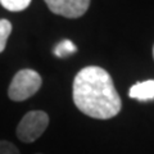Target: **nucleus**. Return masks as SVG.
Masks as SVG:
<instances>
[{
  "instance_id": "5",
  "label": "nucleus",
  "mask_w": 154,
  "mask_h": 154,
  "mask_svg": "<svg viewBox=\"0 0 154 154\" xmlns=\"http://www.w3.org/2000/svg\"><path fill=\"white\" fill-rule=\"evenodd\" d=\"M130 98L145 102L154 99V80H146L143 82H136L130 89Z\"/></svg>"
},
{
  "instance_id": "7",
  "label": "nucleus",
  "mask_w": 154,
  "mask_h": 154,
  "mask_svg": "<svg viewBox=\"0 0 154 154\" xmlns=\"http://www.w3.org/2000/svg\"><path fill=\"white\" fill-rule=\"evenodd\" d=\"M0 4L11 12H21L27 9L31 4V0H0Z\"/></svg>"
},
{
  "instance_id": "10",
  "label": "nucleus",
  "mask_w": 154,
  "mask_h": 154,
  "mask_svg": "<svg viewBox=\"0 0 154 154\" xmlns=\"http://www.w3.org/2000/svg\"><path fill=\"white\" fill-rule=\"evenodd\" d=\"M153 57H154V48H153Z\"/></svg>"
},
{
  "instance_id": "3",
  "label": "nucleus",
  "mask_w": 154,
  "mask_h": 154,
  "mask_svg": "<svg viewBox=\"0 0 154 154\" xmlns=\"http://www.w3.org/2000/svg\"><path fill=\"white\" fill-rule=\"evenodd\" d=\"M49 125V116L44 110H31L26 113L17 126V137L23 143L36 141L45 132Z\"/></svg>"
},
{
  "instance_id": "1",
  "label": "nucleus",
  "mask_w": 154,
  "mask_h": 154,
  "mask_svg": "<svg viewBox=\"0 0 154 154\" xmlns=\"http://www.w3.org/2000/svg\"><path fill=\"white\" fill-rule=\"evenodd\" d=\"M72 96L80 112L96 119L113 118L122 108L112 77L102 67L89 66L81 69L75 76Z\"/></svg>"
},
{
  "instance_id": "2",
  "label": "nucleus",
  "mask_w": 154,
  "mask_h": 154,
  "mask_svg": "<svg viewBox=\"0 0 154 154\" xmlns=\"http://www.w3.org/2000/svg\"><path fill=\"white\" fill-rule=\"evenodd\" d=\"M42 85L41 76L36 71L26 68L14 75L8 88V96L13 102H23L35 95Z\"/></svg>"
},
{
  "instance_id": "8",
  "label": "nucleus",
  "mask_w": 154,
  "mask_h": 154,
  "mask_svg": "<svg viewBox=\"0 0 154 154\" xmlns=\"http://www.w3.org/2000/svg\"><path fill=\"white\" fill-rule=\"evenodd\" d=\"M11 32H12V23L8 19H0V53H3L4 49H5Z\"/></svg>"
},
{
  "instance_id": "11",
  "label": "nucleus",
  "mask_w": 154,
  "mask_h": 154,
  "mask_svg": "<svg viewBox=\"0 0 154 154\" xmlns=\"http://www.w3.org/2000/svg\"><path fill=\"white\" fill-rule=\"evenodd\" d=\"M38 154H40V153H38Z\"/></svg>"
},
{
  "instance_id": "4",
  "label": "nucleus",
  "mask_w": 154,
  "mask_h": 154,
  "mask_svg": "<svg viewBox=\"0 0 154 154\" xmlns=\"http://www.w3.org/2000/svg\"><path fill=\"white\" fill-rule=\"evenodd\" d=\"M50 12L66 18H80L88 12L90 0H44Z\"/></svg>"
},
{
  "instance_id": "6",
  "label": "nucleus",
  "mask_w": 154,
  "mask_h": 154,
  "mask_svg": "<svg viewBox=\"0 0 154 154\" xmlns=\"http://www.w3.org/2000/svg\"><path fill=\"white\" fill-rule=\"evenodd\" d=\"M77 51V46L72 42L71 40H62L59 44H57V46L54 48L53 53L58 57V58H66L71 54H75Z\"/></svg>"
},
{
  "instance_id": "9",
  "label": "nucleus",
  "mask_w": 154,
  "mask_h": 154,
  "mask_svg": "<svg viewBox=\"0 0 154 154\" xmlns=\"http://www.w3.org/2000/svg\"><path fill=\"white\" fill-rule=\"evenodd\" d=\"M0 154H21L14 144L7 140H0Z\"/></svg>"
}]
</instances>
